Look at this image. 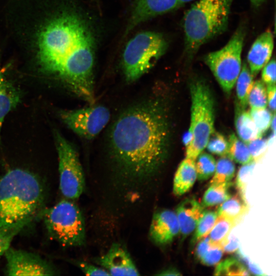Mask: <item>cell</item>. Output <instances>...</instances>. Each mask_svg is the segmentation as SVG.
I'll return each mask as SVG.
<instances>
[{"instance_id":"obj_1","label":"cell","mask_w":276,"mask_h":276,"mask_svg":"<svg viewBox=\"0 0 276 276\" xmlns=\"http://www.w3.org/2000/svg\"><path fill=\"white\" fill-rule=\"evenodd\" d=\"M42 10L30 38L37 65L43 73L94 104L95 45L90 29L71 10L52 8L50 4Z\"/></svg>"},{"instance_id":"obj_2","label":"cell","mask_w":276,"mask_h":276,"mask_svg":"<svg viewBox=\"0 0 276 276\" xmlns=\"http://www.w3.org/2000/svg\"><path fill=\"white\" fill-rule=\"evenodd\" d=\"M166 108L150 98L126 109L111 126L109 149L122 174L137 180L153 176L166 159L169 126Z\"/></svg>"},{"instance_id":"obj_3","label":"cell","mask_w":276,"mask_h":276,"mask_svg":"<svg viewBox=\"0 0 276 276\" xmlns=\"http://www.w3.org/2000/svg\"><path fill=\"white\" fill-rule=\"evenodd\" d=\"M44 190L39 179L20 169L0 177V229L27 225L40 211Z\"/></svg>"},{"instance_id":"obj_4","label":"cell","mask_w":276,"mask_h":276,"mask_svg":"<svg viewBox=\"0 0 276 276\" xmlns=\"http://www.w3.org/2000/svg\"><path fill=\"white\" fill-rule=\"evenodd\" d=\"M233 0H198L185 14V49L194 55L204 43L222 34L228 26Z\"/></svg>"},{"instance_id":"obj_5","label":"cell","mask_w":276,"mask_h":276,"mask_svg":"<svg viewBox=\"0 0 276 276\" xmlns=\"http://www.w3.org/2000/svg\"><path fill=\"white\" fill-rule=\"evenodd\" d=\"M190 94L191 123L188 134L191 140L186 145V157L195 160L215 131V105L211 90L202 80L191 84Z\"/></svg>"},{"instance_id":"obj_6","label":"cell","mask_w":276,"mask_h":276,"mask_svg":"<svg viewBox=\"0 0 276 276\" xmlns=\"http://www.w3.org/2000/svg\"><path fill=\"white\" fill-rule=\"evenodd\" d=\"M168 43L160 33L145 31L138 33L126 45L122 67L127 82L139 79L153 67L165 54Z\"/></svg>"},{"instance_id":"obj_7","label":"cell","mask_w":276,"mask_h":276,"mask_svg":"<svg viewBox=\"0 0 276 276\" xmlns=\"http://www.w3.org/2000/svg\"><path fill=\"white\" fill-rule=\"evenodd\" d=\"M50 236L64 246H79L85 242V226L82 214L72 200H60L43 214Z\"/></svg>"},{"instance_id":"obj_8","label":"cell","mask_w":276,"mask_h":276,"mask_svg":"<svg viewBox=\"0 0 276 276\" xmlns=\"http://www.w3.org/2000/svg\"><path fill=\"white\" fill-rule=\"evenodd\" d=\"M245 35V27H239L223 48L209 53L204 58L205 63L226 94L233 88L241 71Z\"/></svg>"},{"instance_id":"obj_9","label":"cell","mask_w":276,"mask_h":276,"mask_svg":"<svg viewBox=\"0 0 276 276\" xmlns=\"http://www.w3.org/2000/svg\"><path fill=\"white\" fill-rule=\"evenodd\" d=\"M58 155L59 187L66 199L74 200L82 194L85 178L78 153L72 144L58 132H55Z\"/></svg>"},{"instance_id":"obj_10","label":"cell","mask_w":276,"mask_h":276,"mask_svg":"<svg viewBox=\"0 0 276 276\" xmlns=\"http://www.w3.org/2000/svg\"><path fill=\"white\" fill-rule=\"evenodd\" d=\"M63 122L75 133L86 140L96 137L106 126L110 118L109 110L103 105H93L72 110H62Z\"/></svg>"},{"instance_id":"obj_11","label":"cell","mask_w":276,"mask_h":276,"mask_svg":"<svg viewBox=\"0 0 276 276\" xmlns=\"http://www.w3.org/2000/svg\"><path fill=\"white\" fill-rule=\"evenodd\" d=\"M8 275H54L56 268L35 254L9 247L5 252Z\"/></svg>"},{"instance_id":"obj_12","label":"cell","mask_w":276,"mask_h":276,"mask_svg":"<svg viewBox=\"0 0 276 276\" xmlns=\"http://www.w3.org/2000/svg\"><path fill=\"white\" fill-rule=\"evenodd\" d=\"M96 263L111 275H139V271L129 253L123 245L114 243Z\"/></svg>"},{"instance_id":"obj_13","label":"cell","mask_w":276,"mask_h":276,"mask_svg":"<svg viewBox=\"0 0 276 276\" xmlns=\"http://www.w3.org/2000/svg\"><path fill=\"white\" fill-rule=\"evenodd\" d=\"M179 232L175 212L164 209L154 214L150 226L149 237L155 244L158 245L169 244Z\"/></svg>"},{"instance_id":"obj_14","label":"cell","mask_w":276,"mask_h":276,"mask_svg":"<svg viewBox=\"0 0 276 276\" xmlns=\"http://www.w3.org/2000/svg\"><path fill=\"white\" fill-rule=\"evenodd\" d=\"M181 6L178 0H136L133 7L127 31L152 17Z\"/></svg>"},{"instance_id":"obj_15","label":"cell","mask_w":276,"mask_h":276,"mask_svg":"<svg viewBox=\"0 0 276 276\" xmlns=\"http://www.w3.org/2000/svg\"><path fill=\"white\" fill-rule=\"evenodd\" d=\"M273 47V35L270 30L263 32L255 40L247 57L248 66L254 77L270 60Z\"/></svg>"},{"instance_id":"obj_16","label":"cell","mask_w":276,"mask_h":276,"mask_svg":"<svg viewBox=\"0 0 276 276\" xmlns=\"http://www.w3.org/2000/svg\"><path fill=\"white\" fill-rule=\"evenodd\" d=\"M204 208L194 198L182 200L176 209L179 233L184 237L192 233L201 217Z\"/></svg>"},{"instance_id":"obj_17","label":"cell","mask_w":276,"mask_h":276,"mask_svg":"<svg viewBox=\"0 0 276 276\" xmlns=\"http://www.w3.org/2000/svg\"><path fill=\"white\" fill-rule=\"evenodd\" d=\"M197 179L195 160L186 157L179 164L175 174L173 192L180 196L187 192L193 186Z\"/></svg>"},{"instance_id":"obj_18","label":"cell","mask_w":276,"mask_h":276,"mask_svg":"<svg viewBox=\"0 0 276 276\" xmlns=\"http://www.w3.org/2000/svg\"><path fill=\"white\" fill-rule=\"evenodd\" d=\"M235 124L239 138L245 144L257 139L262 134L257 128L249 111L242 108L238 102L236 103Z\"/></svg>"},{"instance_id":"obj_19","label":"cell","mask_w":276,"mask_h":276,"mask_svg":"<svg viewBox=\"0 0 276 276\" xmlns=\"http://www.w3.org/2000/svg\"><path fill=\"white\" fill-rule=\"evenodd\" d=\"M20 100V92L5 78L0 70V133L5 116Z\"/></svg>"},{"instance_id":"obj_20","label":"cell","mask_w":276,"mask_h":276,"mask_svg":"<svg viewBox=\"0 0 276 276\" xmlns=\"http://www.w3.org/2000/svg\"><path fill=\"white\" fill-rule=\"evenodd\" d=\"M249 206L246 199L239 193L231 196L220 204L217 209L218 216H222L234 220L237 223L246 214Z\"/></svg>"},{"instance_id":"obj_21","label":"cell","mask_w":276,"mask_h":276,"mask_svg":"<svg viewBox=\"0 0 276 276\" xmlns=\"http://www.w3.org/2000/svg\"><path fill=\"white\" fill-rule=\"evenodd\" d=\"M254 83V76L244 62L235 83L238 103L243 108H246L248 104V97Z\"/></svg>"},{"instance_id":"obj_22","label":"cell","mask_w":276,"mask_h":276,"mask_svg":"<svg viewBox=\"0 0 276 276\" xmlns=\"http://www.w3.org/2000/svg\"><path fill=\"white\" fill-rule=\"evenodd\" d=\"M227 156L232 160L241 165L254 161L247 144L234 133L229 136Z\"/></svg>"},{"instance_id":"obj_23","label":"cell","mask_w":276,"mask_h":276,"mask_svg":"<svg viewBox=\"0 0 276 276\" xmlns=\"http://www.w3.org/2000/svg\"><path fill=\"white\" fill-rule=\"evenodd\" d=\"M231 181L219 184H212L205 192L201 204L205 207L212 206L221 204L231 195L229 188Z\"/></svg>"},{"instance_id":"obj_24","label":"cell","mask_w":276,"mask_h":276,"mask_svg":"<svg viewBox=\"0 0 276 276\" xmlns=\"http://www.w3.org/2000/svg\"><path fill=\"white\" fill-rule=\"evenodd\" d=\"M237 223L236 221L227 218L218 216L208 235L210 241L212 243L221 245L222 247Z\"/></svg>"},{"instance_id":"obj_25","label":"cell","mask_w":276,"mask_h":276,"mask_svg":"<svg viewBox=\"0 0 276 276\" xmlns=\"http://www.w3.org/2000/svg\"><path fill=\"white\" fill-rule=\"evenodd\" d=\"M235 165L227 156H221L216 162L215 172L210 184H219L231 181L235 176Z\"/></svg>"},{"instance_id":"obj_26","label":"cell","mask_w":276,"mask_h":276,"mask_svg":"<svg viewBox=\"0 0 276 276\" xmlns=\"http://www.w3.org/2000/svg\"><path fill=\"white\" fill-rule=\"evenodd\" d=\"M215 275H250L246 266L239 260L228 258L219 263L214 271Z\"/></svg>"},{"instance_id":"obj_27","label":"cell","mask_w":276,"mask_h":276,"mask_svg":"<svg viewBox=\"0 0 276 276\" xmlns=\"http://www.w3.org/2000/svg\"><path fill=\"white\" fill-rule=\"evenodd\" d=\"M197 178L200 181L208 179L215 172L216 162L210 154L201 152L195 160Z\"/></svg>"},{"instance_id":"obj_28","label":"cell","mask_w":276,"mask_h":276,"mask_svg":"<svg viewBox=\"0 0 276 276\" xmlns=\"http://www.w3.org/2000/svg\"><path fill=\"white\" fill-rule=\"evenodd\" d=\"M217 218V211L204 210L194 229L195 232L192 240L193 243H196L208 236Z\"/></svg>"},{"instance_id":"obj_29","label":"cell","mask_w":276,"mask_h":276,"mask_svg":"<svg viewBox=\"0 0 276 276\" xmlns=\"http://www.w3.org/2000/svg\"><path fill=\"white\" fill-rule=\"evenodd\" d=\"M250 109L265 108L267 105V91L265 83L262 80L254 81L248 97Z\"/></svg>"},{"instance_id":"obj_30","label":"cell","mask_w":276,"mask_h":276,"mask_svg":"<svg viewBox=\"0 0 276 276\" xmlns=\"http://www.w3.org/2000/svg\"><path fill=\"white\" fill-rule=\"evenodd\" d=\"M206 147L213 154L220 156H227L228 141L223 134L214 131L210 136Z\"/></svg>"},{"instance_id":"obj_31","label":"cell","mask_w":276,"mask_h":276,"mask_svg":"<svg viewBox=\"0 0 276 276\" xmlns=\"http://www.w3.org/2000/svg\"><path fill=\"white\" fill-rule=\"evenodd\" d=\"M256 162L252 161L249 163L242 165L239 169L236 178V188L238 193L245 199L246 190L248 181L251 175Z\"/></svg>"},{"instance_id":"obj_32","label":"cell","mask_w":276,"mask_h":276,"mask_svg":"<svg viewBox=\"0 0 276 276\" xmlns=\"http://www.w3.org/2000/svg\"><path fill=\"white\" fill-rule=\"evenodd\" d=\"M249 113L259 132L263 135L270 126L272 113L266 108L250 109Z\"/></svg>"},{"instance_id":"obj_33","label":"cell","mask_w":276,"mask_h":276,"mask_svg":"<svg viewBox=\"0 0 276 276\" xmlns=\"http://www.w3.org/2000/svg\"><path fill=\"white\" fill-rule=\"evenodd\" d=\"M26 225H20L13 227L0 229V257L10 247L14 237Z\"/></svg>"},{"instance_id":"obj_34","label":"cell","mask_w":276,"mask_h":276,"mask_svg":"<svg viewBox=\"0 0 276 276\" xmlns=\"http://www.w3.org/2000/svg\"><path fill=\"white\" fill-rule=\"evenodd\" d=\"M224 251L221 245L212 243L211 244L200 262L206 266H213L218 264L220 261Z\"/></svg>"},{"instance_id":"obj_35","label":"cell","mask_w":276,"mask_h":276,"mask_svg":"<svg viewBox=\"0 0 276 276\" xmlns=\"http://www.w3.org/2000/svg\"><path fill=\"white\" fill-rule=\"evenodd\" d=\"M247 145L253 160L256 162L264 156L268 146L267 141L262 137L251 141L247 144Z\"/></svg>"},{"instance_id":"obj_36","label":"cell","mask_w":276,"mask_h":276,"mask_svg":"<svg viewBox=\"0 0 276 276\" xmlns=\"http://www.w3.org/2000/svg\"><path fill=\"white\" fill-rule=\"evenodd\" d=\"M262 81L265 84H275V60H270L262 68Z\"/></svg>"},{"instance_id":"obj_37","label":"cell","mask_w":276,"mask_h":276,"mask_svg":"<svg viewBox=\"0 0 276 276\" xmlns=\"http://www.w3.org/2000/svg\"><path fill=\"white\" fill-rule=\"evenodd\" d=\"M76 265L86 275H110L103 268L97 266L85 261L75 262Z\"/></svg>"},{"instance_id":"obj_38","label":"cell","mask_w":276,"mask_h":276,"mask_svg":"<svg viewBox=\"0 0 276 276\" xmlns=\"http://www.w3.org/2000/svg\"><path fill=\"white\" fill-rule=\"evenodd\" d=\"M237 251V255L239 259H240V261L241 260L242 262L245 263L250 272H251L255 275H265L263 273L261 269L256 264L250 261L248 257L245 256L240 249H238Z\"/></svg>"},{"instance_id":"obj_39","label":"cell","mask_w":276,"mask_h":276,"mask_svg":"<svg viewBox=\"0 0 276 276\" xmlns=\"http://www.w3.org/2000/svg\"><path fill=\"white\" fill-rule=\"evenodd\" d=\"M267 104L273 113L275 110V84L268 85L266 88Z\"/></svg>"},{"instance_id":"obj_40","label":"cell","mask_w":276,"mask_h":276,"mask_svg":"<svg viewBox=\"0 0 276 276\" xmlns=\"http://www.w3.org/2000/svg\"><path fill=\"white\" fill-rule=\"evenodd\" d=\"M229 237V236H228ZM223 251L226 253H232L236 251L239 249V243L235 237H232L228 239V237L222 245Z\"/></svg>"},{"instance_id":"obj_41","label":"cell","mask_w":276,"mask_h":276,"mask_svg":"<svg viewBox=\"0 0 276 276\" xmlns=\"http://www.w3.org/2000/svg\"><path fill=\"white\" fill-rule=\"evenodd\" d=\"M156 275H181L179 272L174 268H169L165 269L157 273Z\"/></svg>"},{"instance_id":"obj_42","label":"cell","mask_w":276,"mask_h":276,"mask_svg":"<svg viewBox=\"0 0 276 276\" xmlns=\"http://www.w3.org/2000/svg\"><path fill=\"white\" fill-rule=\"evenodd\" d=\"M249 1L251 2V4L256 7H259L265 1V0H249Z\"/></svg>"},{"instance_id":"obj_43","label":"cell","mask_w":276,"mask_h":276,"mask_svg":"<svg viewBox=\"0 0 276 276\" xmlns=\"http://www.w3.org/2000/svg\"><path fill=\"white\" fill-rule=\"evenodd\" d=\"M271 128L272 129V131H273V133L275 134V113H273L272 118L271 120V124H270Z\"/></svg>"},{"instance_id":"obj_44","label":"cell","mask_w":276,"mask_h":276,"mask_svg":"<svg viewBox=\"0 0 276 276\" xmlns=\"http://www.w3.org/2000/svg\"><path fill=\"white\" fill-rule=\"evenodd\" d=\"M194 0H178L181 5H183L185 3H189L190 2L193 1Z\"/></svg>"}]
</instances>
